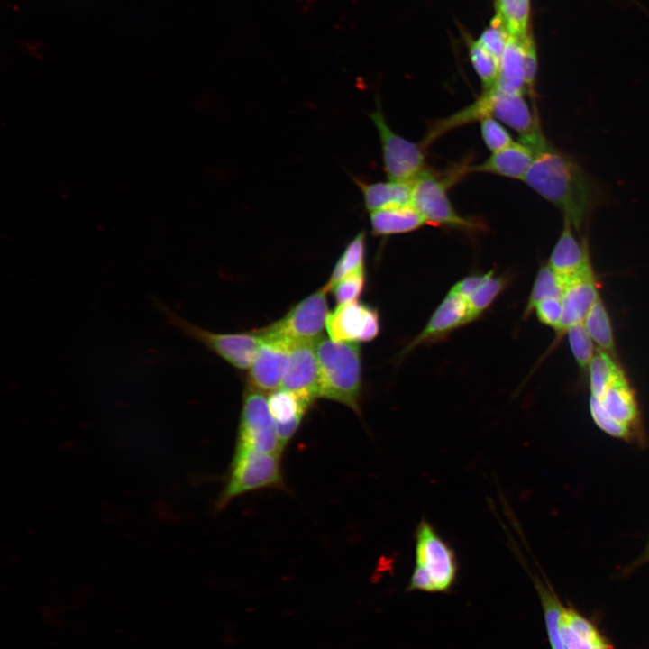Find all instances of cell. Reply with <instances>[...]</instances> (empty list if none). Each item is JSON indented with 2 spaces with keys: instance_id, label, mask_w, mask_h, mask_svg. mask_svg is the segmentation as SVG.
Returning <instances> with one entry per match:
<instances>
[{
  "instance_id": "d6986e66",
  "label": "cell",
  "mask_w": 649,
  "mask_h": 649,
  "mask_svg": "<svg viewBox=\"0 0 649 649\" xmlns=\"http://www.w3.org/2000/svg\"><path fill=\"white\" fill-rule=\"evenodd\" d=\"M362 194L363 204L370 213L392 206L412 204V183L393 180L366 182L352 177Z\"/></svg>"
},
{
  "instance_id": "277c9868",
  "label": "cell",
  "mask_w": 649,
  "mask_h": 649,
  "mask_svg": "<svg viewBox=\"0 0 649 649\" xmlns=\"http://www.w3.org/2000/svg\"><path fill=\"white\" fill-rule=\"evenodd\" d=\"M589 410L594 424L606 434L638 449L648 446L639 403L624 372L600 398L590 397Z\"/></svg>"
},
{
  "instance_id": "8fae6325",
  "label": "cell",
  "mask_w": 649,
  "mask_h": 649,
  "mask_svg": "<svg viewBox=\"0 0 649 649\" xmlns=\"http://www.w3.org/2000/svg\"><path fill=\"white\" fill-rule=\"evenodd\" d=\"M326 331L332 341L343 343H367L374 340L380 331L378 310L358 301L337 305L329 312Z\"/></svg>"
},
{
  "instance_id": "83f0119b",
  "label": "cell",
  "mask_w": 649,
  "mask_h": 649,
  "mask_svg": "<svg viewBox=\"0 0 649 649\" xmlns=\"http://www.w3.org/2000/svg\"><path fill=\"white\" fill-rule=\"evenodd\" d=\"M497 15L509 36L526 38L529 18V0H498Z\"/></svg>"
},
{
  "instance_id": "cb8c5ba5",
  "label": "cell",
  "mask_w": 649,
  "mask_h": 649,
  "mask_svg": "<svg viewBox=\"0 0 649 649\" xmlns=\"http://www.w3.org/2000/svg\"><path fill=\"white\" fill-rule=\"evenodd\" d=\"M311 403L297 395L279 388L270 392L268 407L274 423L302 421Z\"/></svg>"
},
{
  "instance_id": "836d02e7",
  "label": "cell",
  "mask_w": 649,
  "mask_h": 649,
  "mask_svg": "<svg viewBox=\"0 0 649 649\" xmlns=\"http://www.w3.org/2000/svg\"><path fill=\"white\" fill-rule=\"evenodd\" d=\"M509 34L498 16H495L490 26L486 29L478 42L500 60Z\"/></svg>"
},
{
  "instance_id": "4316f807",
  "label": "cell",
  "mask_w": 649,
  "mask_h": 649,
  "mask_svg": "<svg viewBox=\"0 0 649 649\" xmlns=\"http://www.w3.org/2000/svg\"><path fill=\"white\" fill-rule=\"evenodd\" d=\"M564 281L548 264L542 266L535 276L523 318H527L535 306L550 297H562Z\"/></svg>"
},
{
  "instance_id": "30bf717a",
  "label": "cell",
  "mask_w": 649,
  "mask_h": 649,
  "mask_svg": "<svg viewBox=\"0 0 649 649\" xmlns=\"http://www.w3.org/2000/svg\"><path fill=\"white\" fill-rule=\"evenodd\" d=\"M282 449L268 399L263 392L248 387L243 395L236 450L273 453Z\"/></svg>"
},
{
  "instance_id": "6da1fadb",
  "label": "cell",
  "mask_w": 649,
  "mask_h": 649,
  "mask_svg": "<svg viewBox=\"0 0 649 649\" xmlns=\"http://www.w3.org/2000/svg\"><path fill=\"white\" fill-rule=\"evenodd\" d=\"M523 181L561 210L563 219L579 233L604 201L599 183L552 143L535 153Z\"/></svg>"
},
{
  "instance_id": "f1b7e54d",
  "label": "cell",
  "mask_w": 649,
  "mask_h": 649,
  "mask_svg": "<svg viewBox=\"0 0 649 649\" xmlns=\"http://www.w3.org/2000/svg\"><path fill=\"white\" fill-rule=\"evenodd\" d=\"M469 53L471 64L481 81L482 91L494 87L499 74L500 60L478 41L470 43Z\"/></svg>"
},
{
  "instance_id": "e0dca14e",
  "label": "cell",
  "mask_w": 649,
  "mask_h": 649,
  "mask_svg": "<svg viewBox=\"0 0 649 649\" xmlns=\"http://www.w3.org/2000/svg\"><path fill=\"white\" fill-rule=\"evenodd\" d=\"M535 159L534 151L521 142L496 151L483 162L470 165L468 173H490L523 180Z\"/></svg>"
},
{
  "instance_id": "1f68e13d",
  "label": "cell",
  "mask_w": 649,
  "mask_h": 649,
  "mask_svg": "<svg viewBox=\"0 0 649 649\" xmlns=\"http://www.w3.org/2000/svg\"><path fill=\"white\" fill-rule=\"evenodd\" d=\"M366 284L365 268L355 270L341 280L331 289L337 305L358 301Z\"/></svg>"
},
{
  "instance_id": "e575fe53",
  "label": "cell",
  "mask_w": 649,
  "mask_h": 649,
  "mask_svg": "<svg viewBox=\"0 0 649 649\" xmlns=\"http://www.w3.org/2000/svg\"><path fill=\"white\" fill-rule=\"evenodd\" d=\"M534 311L537 319L544 325L559 330L562 316V304L560 297H550L538 303Z\"/></svg>"
},
{
  "instance_id": "ac0fdd59",
  "label": "cell",
  "mask_w": 649,
  "mask_h": 649,
  "mask_svg": "<svg viewBox=\"0 0 649 649\" xmlns=\"http://www.w3.org/2000/svg\"><path fill=\"white\" fill-rule=\"evenodd\" d=\"M369 215L371 233L378 237L414 232L426 224L412 204L388 206Z\"/></svg>"
},
{
  "instance_id": "ba28073f",
  "label": "cell",
  "mask_w": 649,
  "mask_h": 649,
  "mask_svg": "<svg viewBox=\"0 0 649 649\" xmlns=\"http://www.w3.org/2000/svg\"><path fill=\"white\" fill-rule=\"evenodd\" d=\"M369 114L377 128L382 151L383 169L388 180L412 183L427 169L425 149L397 134L387 123L379 100Z\"/></svg>"
},
{
  "instance_id": "7a4b0ae2",
  "label": "cell",
  "mask_w": 649,
  "mask_h": 649,
  "mask_svg": "<svg viewBox=\"0 0 649 649\" xmlns=\"http://www.w3.org/2000/svg\"><path fill=\"white\" fill-rule=\"evenodd\" d=\"M320 373V398L339 402L361 415V353L359 343L315 342Z\"/></svg>"
},
{
  "instance_id": "8d00e7d4",
  "label": "cell",
  "mask_w": 649,
  "mask_h": 649,
  "mask_svg": "<svg viewBox=\"0 0 649 649\" xmlns=\"http://www.w3.org/2000/svg\"><path fill=\"white\" fill-rule=\"evenodd\" d=\"M649 563V537L642 553L621 571L623 576H628L639 568Z\"/></svg>"
},
{
  "instance_id": "f546056e",
  "label": "cell",
  "mask_w": 649,
  "mask_h": 649,
  "mask_svg": "<svg viewBox=\"0 0 649 649\" xmlns=\"http://www.w3.org/2000/svg\"><path fill=\"white\" fill-rule=\"evenodd\" d=\"M508 279L495 273L467 298L471 320L479 318L503 292Z\"/></svg>"
},
{
  "instance_id": "d590c367",
  "label": "cell",
  "mask_w": 649,
  "mask_h": 649,
  "mask_svg": "<svg viewBox=\"0 0 649 649\" xmlns=\"http://www.w3.org/2000/svg\"><path fill=\"white\" fill-rule=\"evenodd\" d=\"M494 274V270L482 274H472L455 283L450 292L469 298L480 286Z\"/></svg>"
},
{
  "instance_id": "9c48e42d",
  "label": "cell",
  "mask_w": 649,
  "mask_h": 649,
  "mask_svg": "<svg viewBox=\"0 0 649 649\" xmlns=\"http://www.w3.org/2000/svg\"><path fill=\"white\" fill-rule=\"evenodd\" d=\"M328 292L324 285L293 306L279 320L258 330L263 336L290 342L316 341L321 337L329 314Z\"/></svg>"
},
{
  "instance_id": "7c38bea8",
  "label": "cell",
  "mask_w": 649,
  "mask_h": 649,
  "mask_svg": "<svg viewBox=\"0 0 649 649\" xmlns=\"http://www.w3.org/2000/svg\"><path fill=\"white\" fill-rule=\"evenodd\" d=\"M316 341L293 342L286 361L280 388L313 403L320 398Z\"/></svg>"
},
{
  "instance_id": "5bb4252c",
  "label": "cell",
  "mask_w": 649,
  "mask_h": 649,
  "mask_svg": "<svg viewBox=\"0 0 649 649\" xmlns=\"http://www.w3.org/2000/svg\"><path fill=\"white\" fill-rule=\"evenodd\" d=\"M472 322L466 298L450 292L434 310L424 329L400 352L403 357L420 345L440 339Z\"/></svg>"
},
{
  "instance_id": "8992f818",
  "label": "cell",
  "mask_w": 649,
  "mask_h": 649,
  "mask_svg": "<svg viewBox=\"0 0 649 649\" xmlns=\"http://www.w3.org/2000/svg\"><path fill=\"white\" fill-rule=\"evenodd\" d=\"M154 305L169 325L201 343L208 350L239 370L250 368L258 348L263 341V336L258 329L235 334L213 333L185 320L159 299L154 301Z\"/></svg>"
},
{
  "instance_id": "ffe728a7",
  "label": "cell",
  "mask_w": 649,
  "mask_h": 649,
  "mask_svg": "<svg viewBox=\"0 0 649 649\" xmlns=\"http://www.w3.org/2000/svg\"><path fill=\"white\" fill-rule=\"evenodd\" d=\"M526 38L518 39L509 36L500 59L499 74L496 87L500 90L510 93L526 92L525 56Z\"/></svg>"
},
{
  "instance_id": "7402d4cb",
  "label": "cell",
  "mask_w": 649,
  "mask_h": 649,
  "mask_svg": "<svg viewBox=\"0 0 649 649\" xmlns=\"http://www.w3.org/2000/svg\"><path fill=\"white\" fill-rule=\"evenodd\" d=\"M538 593L544 617L545 627L552 649H565L560 632L564 608L550 584L538 576L531 574Z\"/></svg>"
},
{
  "instance_id": "603a6c76",
  "label": "cell",
  "mask_w": 649,
  "mask_h": 649,
  "mask_svg": "<svg viewBox=\"0 0 649 649\" xmlns=\"http://www.w3.org/2000/svg\"><path fill=\"white\" fill-rule=\"evenodd\" d=\"M366 233L360 231L347 243L325 284L328 291L346 275L365 268Z\"/></svg>"
},
{
  "instance_id": "52a82bcc",
  "label": "cell",
  "mask_w": 649,
  "mask_h": 649,
  "mask_svg": "<svg viewBox=\"0 0 649 649\" xmlns=\"http://www.w3.org/2000/svg\"><path fill=\"white\" fill-rule=\"evenodd\" d=\"M266 488H284L281 452L235 450L225 485L216 507L224 508L236 497Z\"/></svg>"
},
{
  "instance_id": "4dcf8cb0",
  "label": "cell",
  "mask_w": 649,
  "mask_h": 649,
  "mask_svg": "<svg viewBox=\"0 0 649 649\" xmlns=\"http://www.w3.org/2000/svg\"><path fill=\"white\" fill-rule=\"evenodd\" d=\"M571 353L581 369H587L593 358L596 349L593 341L588 334L583 323L571 326L565 333Z\"/></svg>"
},
{
  "instance_id": "2e32d148",
  "label": "cell",
  "mask_w": 649,
  "mask_h": 649,
  "mask_svg": "<svg viewBox=\"0 0 649 649\" xmlns=\"http://www.w3.org/2000/svg\"><path fill=\"white\" fill-rule=\"evenodd\" d=\"M571 224L563 219L562 233L551 252L548 265L562 279L591 267L586 240H579Z\"/></svg>"
},
{
  "instance_id": "9a60e30c",
  "label": "cell",
  "mask_w": 649,
  "mask_h": 649,
  "mask_svg": "<svg viewBox=\"0 0 649 649\" xmlns=\"http://www.w3.org/2000/svg\"><path fill=\"white\" fill-rule=\"evenodd\" d=\"M562 279V316L557 331L560 334H565L571 326L583 323L590 309L599 297L591 267Z\"/></svg>"
},
{
  "instance_id": "d6a6232c",
  "label": "cell",
  "mask_w": 649,
  "mask_h": 649,
  "mask_svg": "<svg viewBox=\"0 0 649 649\" xmlns=\"http://www.w3.org/2000/svg\"><path fill=\"white\" fill-rule=\"evenodd\" d=\"M480 128L486 147L492 152L498 151L514 142L506 128L493 117L480 120Z\"/></svg>"
},
{
  "instance_id": "484cf974",
  "label": "cell",
  "mask_w": 649,
  "mask_h": 649,
  "mask_svg": "<svg viewBox=\"0 0 649 649\" xmlns=\"http://www.w3.org/2000/svg\"><path fill=\"white\" fill-rule=\"evenodd\" d=\"M590 396L600 398L607 388L623 370L613 357L601 349L596 352L589 364Z\"/></svg>"
},
{
  "instance_id": "74e56055",
  "label": "cell",
  "mask_w": 649,
  "mask_h": 649,
  "mask_svg": "<svg viewBox=\"0 0 649 649\" xmlns=\"http://www.w3.org/2000/svg\"><path fill=\"white\" fill-rule=\"evenodd\" d=\"M606 649H608V648H606Z\"/></svg>"
},
{
  "instance_id": "5b68a950",
  "label": "cell",
  "mask_w": 649,
  "mask_h": 649,
  "mask_svg": "<svg viewBox=\"0 0 649 649\" xmlns=\"http://www.w3.org/2000/svg\"><path fill=\"white\" fill-rule=\"evenodd\" d=\"M470 164L455 166L438 176L426 169L412 182V205L426 224L457 229L468 233L482 231L481 222L458 214L448 197V189L468 173Z\"/></svg>"
},
{
  "instance_id": "d4e9b609",
  "label": "cell",
  "mask_w": 649,
  "mask_h": 649,
  "mask_svg": "<svg viewBox=\"0 0 649 649\" xmlns=\"http://www.w3.org/2000/svg\"><path fill=\"white\" fill-rule=\"evenodd\" d=\"M583 324L590 338L599 349L613 356V353H615V341L612 324L600 297L590 309Z\"/></svg>"
},
{
  "instance_id": "3957f363",
  "label": "cell",
  "mask_w": 649,
  "mask_h": 649,
  "mask_svg": "<svg viewBox=\"0 0 649 649\" xmlns=\"http://www.w3.org/2000/svg\"><path fill=\"white\" fill-rule=\"evenodd\" d=\"M414 567L407 591L447 593L456 583L459 563L453 547L426 518L415 530Z\"/></svg>"
},
{
  "instance_id": "44dd1931",
  "label": "cell",
  "mask_w": 649,
  "mask_h": 649,
  "mask_svg": "<svg viewBox=\"0 0 649 649\" xmlns=\"http://www.w3.org/2000/svg\"><path fill=\"white\" fill-rule=\"evenodd\" d=\"M560 632L565 649L608 648L597 628L571 608H564Z\"/></svg>"
},
{
  "instance_id": "4fadbf2b",
  "label": "cell",
  "mask_w": 649,
  "mask_h": 649,
  "mask_svg": "<svg viewBox=\"0 0 649 649\" xmlns=\"http://www.w3.org/2000/svg\"><path fill=\"white\" fill-rule=\"evenodd\" d=\"M292 343L284 338L263 336L248 369V387L261 392L279 389Z\"/></svg>"
}]
</instances>
